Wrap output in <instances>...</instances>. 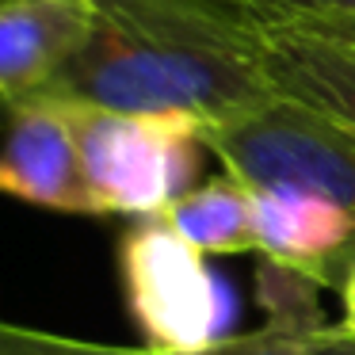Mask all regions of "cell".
Instances as JSON below:
<instances>
[{
  "instance_id": "cell-12",
  "label": "cell",
  "mask_w": 355,
  "mask_h": 355,
  "mask_svg": "<svg viewBox=\"0 0 355 355\" xmlns=\"http://www.w3.org/2000/svg\"><path fill=\"white\" fill-rule=\"evenodd\" d=\"M0 355H157L146 344L126 347V344H100L85 336H65L50 329H31L19 321L0 317Z\"/></svg>"
},
{
  "instance_id": "cell-9",
  "label": "cell",
  "mask_w": 355,
  "mask_h": 355,
  "mask_svg": "<svg viewBox=\"0 0 355 355\" xmlns=\"http://www.w3.org/2000/svg\"><path fill=\"white\" fill-rule=\"evenodd\" d=\"M161 218L202 256L256 252L252 187L233 172H218V176L195 184Z\"/></svg>"
},
{
  "instance_id": "cell-14",
  "label": "cell",
  "mask_w": 355,
  "mask_h": 355,
  "mask_svg": "<svg viewBox=\"0 0 355 355\" xmlns=\"http://www.w3.org/2000/svg\"><path fill=\"white\" fill-rule=\"evenodd\" d=\"M279 31H309V35H321V39H332L340 46L355 50V16L352 19H329V24H313V27H279Z\"/></svg>"
},
{
  "instance_id": "cell-1",
  "label": "cell",
  "mask_w": 355,
  "mask_h": 355,
  "mask_svg": "<svg viewBox=\"0 0 355 355\" xmlns=\"http://www.w3.org/2000/svg\"><path fill=\"white\" fill-rule=\"evenodd\" d=\"M42 96L230 123L279 96L263 31L210 0H92V31Z\"/></svg>"
},
{
  "instance_id": "cell-5",
  "label": "cell",
  "mask_w": 355,
  "mask_h": 355,
  "mask_svg": "<svg viewBox=\"0 0 355 355\" xmlns=\"http://www.w3.org/2000/svg\"><path fill=\"white\" fill-rule=\"evenodd\" d=\"M0 195L54 214L100 218L77 134L58 100L31 96L12 111L0 141Z\"/></svg>"
},
{
  "instance_id": "cell-3",
  "label": "cell",
  "mask_w": 355,
  "mask_h": 355,
  "mask_svg": "<svg viewBox=\"0 0 355 355\" xmlns=\"http://www.w3.org/2000/svg\"><path fill=\"white\" fill-rule=\"evenodd\" d=\"M119 279L149 352L191 355L225 336L230 294L161 214L134 218L119 237Z\"/></svg>"
},
{
  "instance_id": "cell-10",
  "label": "cell",
  "mask_w": 355,
  "mask_h": 355,
  "mask_svg": "<svg viewBox=\"0 0 355 355\" xmlns=\"http://www.w3.org/2000/svg\"><path fill=\"white\" fill-rule=\"evenodd\" d=\"M191 355H355V340L324 313L306 317H268L263 329L222 336Z\"/></svg>"
},
{
  "instance_id": "cell-2",
  "label": "cell",
  "mask_w": 355,
  "mask_h": 355,
  "mask_svg": "<svg viewBox=\"0 0 355 355\" xmlns=\"http://www.w3.org/2000/svg\"><path fill=\"white\" fill-rule=\"evenodd\" d=\"M73 123L85 176L100 214L153 218L195 187L207 126L191 115H130L92 103L58 100Z\"/></svg>"
},
{
  "instance_id": "cell-13",
  "label": "cell",
  "mask_w": 355,
  "mask_h": 355,
  "mask_svg": "<svg viewBox=\"0 0 355 355\" xmlns=\"http://www.w3.org/2000/svg\"><path fill=\"white\" fill-rule=\"evenodd\" d=\"M336 294H340V329L355 340V260L344 268L336 283Z\"/></svg>"
},
{
  "instance_id": "cell-11",
  "label": "cell",
  "mask_w": 355,
  "mask_h": 355,
  "mask_svg": "<svg viewBox=\"0 0 355 355\" xmlns=\"http://www.w3.org/2000/svg\"><path fill=\"white\" fill-rule=\"evenodd\" d=\"M222 12L260 27V31H279V27H313L329 19H352L355 0H210Z\"/></svg>"
},
{
  "instance_id": "cell-7",
  "label": "cell",
  "mask_w": 355,
  "mask_h": 355,
  "mask_svg": "<svg viewBox=\"0 0 355 355\" xmlns=\"http://www.w3.org/2000/svg\"><path fill=\"white\" fill-rule=\"evenodd\" d=\"M256 252L336 291L355 256V225L336 202L302 187H252Z\"/></svg>"
},
{
  "instance_id": "cell-4",
  "label": "cell",
  "mask_w": 355,
  "mask_h": 355,
  "mask_svg": "<svg viewBox=\"0 0 355 355\" xmlns=\"http://www.w3.org/2000/svg\"><path fill=\"white\" fill-rule=\"evenodd\" d=\"M202 141L222 168L248 187L313 191L336 202L355 225V130L332 123L329 115L275 96L248 115L207 126Z\"/></svg>"
},
{
  "instance_id": "cell-8",
  "label": "cell",
  "mask_w": 355,
  "mask_h": 355,
  "mask_svg": "<svg viewBox=\"0 0 355 355\" xmlns=\"http://www.w3.org/2000/svg\"><path fill=\"white\" fill-rule=\"evenodd\" d=\"M263 58L279 96L355 130V50L309 31H263Z\"/></svg>"
},
{
  "instance_id": "cell-6",
  "label": "cell",
  "mask_w": 355,
  "mask_h": 355,
  "mask_svg": "<svg viewBox=\"0 0 355 355\" xmlns=\"http://www.w3.org/2000/svg\"><path fill=\"white\" fill-rule=\"evenodd\" d=\"M92 31V0H0V126L73 62Z\"/></svg>"
}]
</instances>
